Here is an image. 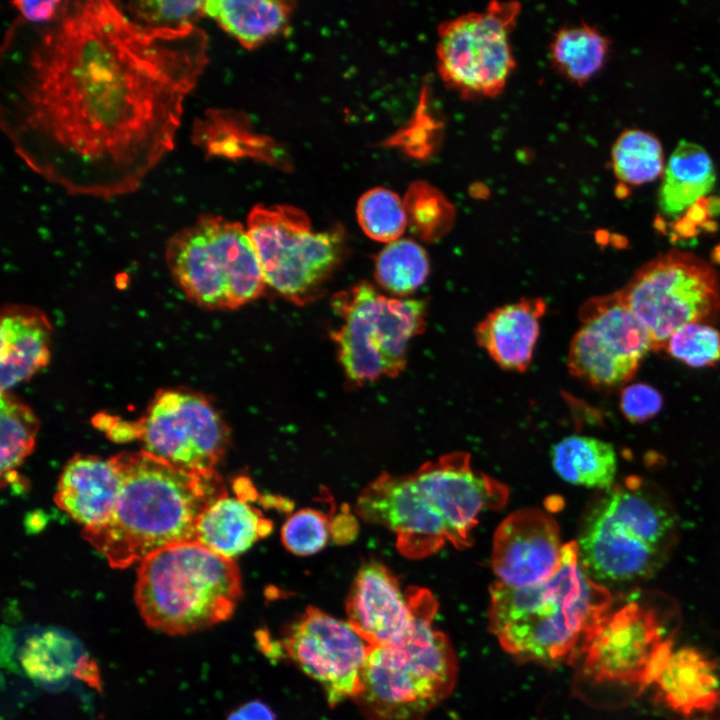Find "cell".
Here are the masks:
<instances>
[{"label":"cell","instance_id":"cell-42","mask_svg":"<svg viewBox=\"0 0 720 720\" xmlns=\"http://www.w3.org/2000/svg\"><path fill=\"white\" fill-rule=\"evenodd\" d=\"M227 720H276V717L265 703L255 700L240 706Z\"/></svg>","mask_w":720,"mask_h":720},{"label":"cell","instance_id":"cell-23","mask_svg":"<svg viewBox=\"0 0 720 720\" xmlns=\"http://www.w3.org/2000/svg\"><path fill=\"white\" fill-rule=\"evenodd\" d=\"M653 683L663 702L683 715L711 711L720 703L716 666L696 648L672 650Z\"/></svg>","mask_w":720,"mask_h":720},{"label":"cell","instance_id":"cell-41","mask_svg":"<svg viewBox=\"0 0 720 720\" xmlns=\"http://www.w3.org/2000/svg\"><path fill=\"white\" fill-rule=\"evenodd\" d=\"M358 532V523L349 511H342L330 522V534L337 544L349 543Z\"/></svg>","mask_w":720,"mask_h":720},{"label":"cell","instance_id":"cell-21","mask_svg":"<svg viewBox=\"0 0 720 720\" xmlns=\"http://www.w3.org/2000/svg\"><path fill=\"white\" fill-rule=\"evenodd\" d=\"M546 308L542 298H522L497 307L475 327L476 342L502 369L524 372L532 361Z\"/></svg>","mask_w":720,"mask_h":720},{"label":"cell","instance_id":"cell-33","mask_svg":"<svg viewBox=\"0 0 720 720\" xmlns=\"http://www.w3.org/2000/svg\"><path fill=\"white\" fill-rule=\"evenodd\" d=\"M408 225L426 242L443 237L455 221V207L436 187L425 181L412 183L403 199Z\"/></svg>","mask_w":720,"mask_h":720},{"label":"cell","instance_id":"cell-30","mask_svg":"<svg viewBox=\"0 0 720 720\" xmlns=\"http://www.w3.org/2000/svg\"><path fill=\"white\" fill-rule=\"evenodd\" d=\"M81 656L80 648L71 637L63 632L47 630L25 641L19 659L30 678L54 684L73 674Z\"/></svg>","mask_w":720,"mask_h":720},{"label":"cell","instance_id":"cell-13","mask_svg":"<svg viewBox=\"0 0 720 720\" xmlns=\"http://www.w3.org/2000/svg\"><path fill=\"white\" fill-rule=\"evenodd\" d=\"M579 317L581 326L570 342L567 366L595 389L628 383L648 352L655 351L649 331L616 292L586 301Z\"/></svg>","mask_w":720,"mask_h":720},{"label":"cell","instance_id":"cell-31","mask_svg":"<svg viewBox=\"0 0 720 720\" xmlns=\"http://www.w3.org/2000/svg\"><path fill=\"white\" fill-rule=\"evenodd\" d=\"M611 165L617 179L624 184L637 186L652 182L665 170L662 144L650 132L627 129L612 146Z\"/></svg>","mask_w":720,"mask_h":720},{"label":"cell","instance_id":"cell-40","mask_svg":"<svg viewBox=\"0 0 720 720\" xmlns=\"http://www.w3.org/2000/svg\"><path fill=\"white\" fill-rule=\"evenodd\" d=\"M93 423L112 441L126 442L138 439L136 421H123L117 416L101 413L94 417Z\"/></svg>","mask_w":720,"mask_h":720},{"label":"cell","instance_id":"cell-5","mask_svg":"<svg viewBox=\"0 0 720 720\" xmlns=\"http://www.w3.org/2000/svg\"><path fill=\"white\" fill-rule=\"evenodd\" d=\"M415 622L401 642L371 648L354 699L368 720H424L448 696L457 674L447 637L432 625L437 609L430 592L407 590Z\"/></svg>","mask_w":720,"mask_h":720},{"label":"cell","instance_id":"cell-3","mask_svg":"<svg viewBox=\"0 0 720 720\" xmlns=\"http://www.w3.org/2000/svg\"><path fill=\"white\" fill-rule=\"evenodd\" d=\"M489 594V629L502 648L519 661L549 666L583 656L611 603L608 589L582 567L576 542L564 544L548 579L524 587L496 581Z\"/></svg>","mask_w":720,"mask_h":720},{"label":"cell","instance_id":"cell-27","mask_svg":"<svg viewBox=\"0 0 720 720\" xmlns=\"http://www.w3.org/2000/svg\"><path fill=\"white\" fill-rule=\"evenodd\" d=\"M550 457L553 470L567 483L603 491L614 485L617 455L606 441L570 435L552 446Z\"/></svg>","mask_w":720,"mask_h":720},{"label":"cell","instance_id":"cell-34","mask_svg":"<svg viewBox=\"0 0 720 720\" xmlns=\"http://www.w3.org/2000/svg\"><path fill=\"white\" fill-rule=\"evenodd\" d=\"M356 214L363 232L378 242L400 239L408 225L403 199L383 187L365 192L358 200Z\"/></svg>","mask_w":720,"mask_h":720},{"label":"cell","instance_id":"cell-9","mask_svg":"<svg viewBox=\"0 0 720 720\" xmlns=\"http://www.w3.org/2000/svg\"><path fill=\"white\" fill-rule=\"evenodd\" d=\"M247 232L266 285L296 305L322 295L346 251L339 228L314 231L307 214L291 205H257Z\"/></svg>","mask_w":720,"mask_h":720},{"label":"cell","instance_id":"cell-37","mask_svg":"<svg viewBox=\"0 0 720 720\" xmlns=\"http://www.w3.org/2000/svg\"><path fill=\"white\" fill-rule=\"evenodd\" d=\"M331 518L325 513L304 508L290 515L281 528L284 547L299 556H309L321 551L327 544Z\"/></svg>","mask_w":720,"mask_h":720},{"label":"cell","instance_id":"cell-14","mask_svg":"<svg viewBox=\"0 0 720 720\" xmlns=\"http://www.w3.org/2000/svg\"><path fill=\"white\" fill-rule=\"evenodd\" d=\"M671 652L656 610L631 601L598 626L582 656L583 672L597 683L644 686L654 682Z\"/></svg>","mask_w":720,"mask_h":720},{"label":"cell","instance_id":"cell-18","mask_svg":"<svg viewBox=\"0 0 720 720\" xmlns=\"http://www.w3.org/2000/svg\"><path fill=\"white\" fill-rule=\"evenodd\" d=\"M563 546L551 516L537 509L516 511L495 531L491 567L497 581L508 586L534 585L555 573Z\"/></svg>","mask_w":720,"mask_h":720},{"label":"cell","instance_id":"cell-35","mask_svg":"<svg viewBox=\"0 0 720 720\" xmlns=\"http://www.w3.org/2000/svg\"><path fill=\"white\" fill-rule=\"evenodd\" d=\"M137 25L163 32H179L195 27L204 15V1L141 0L121 5Z\"/></svg>","mask_w":720,"mask_h":720},{"label":"cell","instance_id":"cell-8","mask_svg":"<svg viewBox=\"0 0 720 720\" xmlns=\"http://www.w3.org/2000/svg\"><path fill=\"white\" fill-rule=\"evenodd\" d=\"M331 304L342 319L331 338L351 385L396 377L405 369L409 342L425 330L424 300L387 297L360 282L335 294Z\"/></svg>","mask_w":720,"mask_h":720},{"label":"cell","instance_id":"cell-4","mask_svg":"<svg viewBox=\"0 0 720 720\" xmlns=\"http://www.w3.org/2000/svg\"><path fill=\"white\" fill-rule=\"evenodd\" d=\"M678 534L676 513L664 494L629 477L592 504L576 541L586 573L597 583L647 579L668 559Z\"/></svg>","mask_w":720,"mask_h":720},{"label":"cell","instance_id":"cell-10","mask_svg":"<svg viewBox=\"0 0 720 720\" xmlns=\"http://www.w3.org/2000/svg\"><path fill=\"white\" fill-rule=\"evenodd\" d=\"M620 301L649 331L654 350L690 323L713 324L720 317V282L702 258L671 250L642 265L615 291Z\"/></svg>","mask_w":720,"mask_h":720},{"label":"cell","instance_id":"cell-19","mask_svg":"<svg viewBox=\"0 0 720 720\" xmlns=\"http://www.w3.org/2000/svg\"><path fill=\"white\" fill-rule=\"evenodd\" d=\"M346 613L349 624L371 648L401 642L415 622L408 593L378 561L359 569L346 600Z\"/></svg>","mask_w":720,"mask_h":720},{"label":"cell","instance_id":"cell-17","mask_svg":"<svg viewBox=\"0 0 720 720\" xmlns=\"http://www.w3.org/2000/svg\"><path fill=\"white\" fill-rule=\"evenodd\" d=\"M413 475L444 520L450 544L457 548L469 545L483 511L502 507L508 498L507 488L474 470L469 455L463 452L425 463Z\"/></svg>","mask_w":720,"mask_h":720},{"label":"cell","instance_id":"cell-26","mask_svg":"<svg viewBox=\"0 0 720 720\" xmlns=\"http://www.w3.org/2000/svg\"><path fill=\"white\" fill-rule=\"evenodd\" d=\"M292 3L279 0L204 1V15L246 48H255L283 32Z\"/></svg>","mask_w":720,"mask_h":720},{"label":"cell","instance_id":"cell-15","mask_svg":"<svg viewBox=\"0 0 720 720\" xmlns=\"http://www.w3.org/2000/svg\"><path fill=\"white\" fill-rule=\"evenodd\" d=\"M282 650L324 690L331 707L355 699L370 645L343 621L309 607L282 640Z\"/></svg>","mask_w":720,"mask_h":720},{"label":"cell","instance_id":"cell-1","mask_svg":"<svg viewBox=\"0 0 720 720\" xmlns=\"http://www.w3.org/2000/svg\"><path fill=\"white\" fill-rule=\"evenodd\" d=\"M207 63L197 26L154 31L118 2L64 1L52 21L18 17L6 32L0 126L46 182L71 195L123 196L173 150Z\"/></svg>","mask_w":720,"mask_h":720},{"label":"cell","instance_id":"cell-12","mask_svg":"<svg viewBox=\"0 0 720 720\" xmlns=\"http://www.w3.org/2000/svg\"><path fill=\"white\" fill-rule=\"evenodd\" d=\"M136 425L144 451L189 472L216 471L230 440L213 401L184 386L158 390Z\"/></svg>","mask_w":720,"mask_h":720},{"label":"cell","instance_id":"cell-29","mask_svg":"<svg viewBox=\"0 0 720 720\" xmlns=\"http://www.w3.org/2000/svg\"><path fill=\"white\" fill-rule=\"evenodd\" d=\"M1 486L18 483L16 468L34 448L40 422L33 410L9 392H1Z\"/></svg>","mask_w":720,"mask_h":720},{"label":"cell","instance_id":"cell-24","mask_svg":"<svg viewBox=\"0 0 720 720\" xmlns=\"http://www.w3.org/2000/svg\"><path fill=\"white\" fill-rule=\"evenodd\" d=\"M251 501L245 496L224 493L198 517L195 541L230 559L247 551L273 529V522Z\"/></svg>","mask_w":720,"mask_h":720},{"label":"cell","instance_id":"cell-7","mask_svg":"<svg viewBox=\"0 0 720 720\" xmlns=\"http://www.w3.org/2000/svg\"><path fill=\"white\" fill-rule=\"evenodd\" d=\"M165 260L175 285L203 309L234 310L265 289L247 230L218 215H202L175 232L167 242Z\"/></svg>","mask_w":720,"mask_h":720},{"label":"cell","instance_id":"cell-22","mask_svg":"<svg viewBox=\"0 0 720 720\" xmlns=\"http://www.w3.org/2000/svg\"><path fill=\"white\" fill-rule=\"evenodd\" d=\"M57 487V506L85 528L110 517L120 477L110 458L78 454L66 463Z\"/></svg>","mask_w":720,"mask_h":720},{"label":"cell","instance_id":"cell-16","mask_svg":"<svg viewBox=\"0 0 720 720\" xmlns=\"http://www.w3.org/2000/svg\"><path fill=\"white\" fill-rule=\"evenodd\" d=\"M355 511L364 521L391 530L399 552L410 559L427 557L450 543L444 520L413 473L381 474L360 493Z\"/></svg>","mask_w":720,"mask_h":720},{"label":"cell","instance_id":"cell-32","mask_svg":"<svg viewBox=\"0 0 720 720\" xmlns=\"http://www.w3.org/2000/svg\"><path fill=\"white\" fill-rule=\"evenodd\" d=\"M430 262L426 250L412 239L388 243L376 256L375 278L388 292L405 296L427 279Z\"/></svg>","mask_w":720,"mask_h":720},{"label":"cell","instance_id":"cell-2","mask_svg":"<svg viewBox=\"0 0 720 720\" xmlns=\"http://www.w3.org/2000/svg\"><path fill=\"white\" fill-rule=\"evenodd\" d=\"M120 490L110 517L82 537L113 568H126L165 547L195 541L200 514L226 493L216 471L189 472L141 450L110 457Z\"/></svg>","mask_w":720,"mask_h":720},{"label":"cell","instance_id":"cell-28","mask_svg":"<svg viewBox=\"0 0 720 720\" xmlns=\"http://www.w3.org/2000/svg\"><path fill=\"white\" fill-rule=\"evenodd\" d=\"M610 40L585 22L560 28L553 36L549 57L553 68L565 79L582 86L605 65Z\"/></svg>","mask_w":720,"mask_h":720},{"label":"cell","instance_id":"cell-43","mask_svg":"<svg viewBox=\"0 0 720 720\" xmlns=\"http://www.w3.org/2000/svg\"><path fill=\"white\" fill-rule=\"evenodd\" d=\"M73 676L84 681L92 688L101 690L99 669L92 658L82 655L74 669Z\"/></svg>","mask_w":720,"mask_h":720},{"label":"cell","instance_id":"cell-38","mask_svg":"<svg viewBox=\"0 0 720 720\" xmlns=\"http://www.w3.org/2000/svg\"><path fill=\"white\" fill-rule=\"evenodd\" d=\"M663 397L651 385L634 383L626 386L620 395V409L631 422L643 423L661 410Z\"/></svg>","mask_w":720,"mask_h":720},{"label":"cell","instance_id":"cell-39","mask_svg":"<svg viewBox=\"0 0 720 720\" xmlns=\"http://www.w3.org/2000/svg\"><path fill=\"white\" fill-rule=\"evenodd\" d=\"M11 4L23 20L33 24H43L52 21L59 14L64 1H14Z\"/></svg>","mask_w":720,"mask_h":720},{"label":"cell","instance_id":"cell-11","mask_svg":"<svg viewBox=\"0 0 720 720\" xmlns=\"http://www.w3.org/2000/svg\"><path fill=\"white\" fill-rule=\"evenodd\" d=\"M518 2L493 1L438 27V73L464 99L496 97L504 90L516 62L510 34L520 13Z\"/></svg>","mask_w":720,"mask_h":720},{"label":"cell","instance_id":"cell-6","mask_svg":"<svg viewBox=\"0 0 720 720\" xmlns=\"http://www.w3.org/2000/svg\"><path fill=\"white\" fill-rule=\"evenodd\" d=\"M233 559L191 541L160 549L140 562L135 602L144 622L186 635L227 620L241 596Z\"/></svg>","mask_w":720,"mask_h":720},{"label":"cell","instance_id":"cell-20","mask_svg":"<svg viewBox=\"0 0 720 720\" xmlns=\"http://www.w3.org/2000/svg\"><path fill=\"white\" fill-rule=\"evenodd\" d=\"M1 392L30 380L51 358L52 326L38 307L3 306L0 318Z\"/></svg>","mask_w":720,"mask_h":720},{"label":"cell","instance_id":"cell-44","mask_svg":"<svg viewBox=\"0 0 720 720\" xmlns=\"http://www.w3.org/2000/svg\"><path fill=\"white\" fill-rule=\"evenodd\" d=\"M454 720H456V719L454 718Z\"/></svg>","mask_w":720,"mask_h":720},{"label":"cell","instance_id":"cell-25","mask_svg":"<svg viewBox=\"0 0 720 720\" xmlns=\"http://www.w3.org/2000/svg\"><path fill=\"white\" fill-rule=\"evenodd\" d=\"M715 182V167L708 152L697 143L682 140L665 166L659 208L666 216H678L704 199Z\"/></svg>","mask_w":720,"mask_h":720},{"label":"cell","instance_id":"cell-36","mask_svg":"<svg viewBox=\"0 0 720 720\" xmlns=\"http://www.w3.org/2000/svg\"><path fill=\"white\" fill-rule=\"evenodd\" d=\"M662 351L692 368L720 362V331L707 323H690L676 330Z\"/></svg>","mask_w":720,"mask_h":720}]
</instances>
